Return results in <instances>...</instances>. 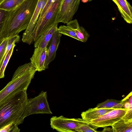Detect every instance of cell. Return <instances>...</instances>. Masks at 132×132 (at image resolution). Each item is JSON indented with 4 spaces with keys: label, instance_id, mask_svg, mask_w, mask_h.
<instances>
[{
    "label": "cell",
    "instance_id": "6da1fadb",
    "mask_svg": "<svg viewBox=\"0 0 132 132\" xmlns=\"http://www.w3.org/2000/svg\"><path fill=\"white\" fill-rule=\"evenodd\" d=\"M38 0H24L9 11L0 34V44L7 38L18 35L27 28Z\"/></svg>",
    "mask_w": 132,
    "mask_h": 132
},
{
    "label": "cell",
    "instance_id": "7a4b0ae2",
    "mask_svg": "<svg viewBox=\"0 0 132 132\" xmlns=\"http://www.w3.org/2000/svg\"><path fill=\"white\" fill-rule=\"evenodd\" d=\"M26 90L12 94L0 102V129L12 123L18 126L29 116Z\"/></svg>",
    "mask_w": 132,
    "mask_h": 132
},
{
    "label": "cell",
    "instance_id": "3957f363",
    "mask_svg": "<svg viewBox=\"0 0 132 132\" xmlns=\"http://www.w3.org/2000/svg\"><path fill=\"white\" fill-rule=\"evenodd\" d=\"M36 71L34 68L31 69L11 80L0 91V102L12 94L27 90Z\"/></svg>",
    "mask_w": 132,
    "mask_h": 132
},
{
    "label": "cell",
    "instance_id": "277c9868",
    "mask_svg": "<svg viewBox=\"0 0 132 132\" xmlns=\"http://www.w3.org/2000/svg\"><path fill=\"white\" fill-rule=\"evenodd\" d=\"M29 115L37 114H52L47 99L46 92L42 91L37 96L28 99Z\"/></svg>",
    "mask_w": 132,
    "mask_h": 132
},
{
    "label": "cell",
    "instance_id": "5b68a950",
    "mask_svg": "<svg viewBox=\"0 0 132 132\" xmlns=\"http://www.w3.org/2000/svg\"><path fill=\"white\" fill-rule=\"evenodd\" d=\"M128 109L125 108L114 109L100 118L89 122L98 128L111 126L123 117Z\"/></svg>",
    "mask_w": 132,
    "mask_h": 132
},
{
    "label": "cell",
    "instance_id": "8992f818",
    "mask_svg": "<svg viewBox=\"0 0 132 132\" xmlns=\"http://www.w3.org/2000/svg\"><path fill=\"white\" fill-rule=\"evenodd\" d=\"M51 127L60 132H74L79 126V118H69L63 116L50 119Z\"/></svg>",
    "mask_w": 132,
    "mask_h": 132
},
{
    "label": "cell",
    "instance_id": "52a82bcc",
    "mask_svg": "<svg viewBox=\"0 0 132 132\" xmlns=\"http://www.w3.org/2000/svg\"><path fill=\"white\" fill-rule=\"evenodd\" d=\"M80 0H64L57 17L56 22L67 24L72 20L77 11Z\"/></svg>",
    "mask_w": 132,
    "mask_h": 132
},
{
    "label": "cell",
    "instance_id": "ba28073f",
    "mask_svg": "<svg viewBox=\"0 0 132 132\" xmlns=\"http://www.w3.org/2000/svg\"><path fill=\"white\" fill-rule=\"evenodd\" d=\"M48 0H38L33 15L29 25L23 34L22 40L26 43L34 30L39 15L45 6Z\"/></svg>",
    "mask_w": 132,
    "mask_h": 132
},
{
    "label": "cell",
    "instance_id": "9c48e42d",
    "mask_svg": "<svg viewBox=\"0 0 132 132\" xmlns=\"http://www.w3.org/2000/svg\"><path fill=\"white\" fill-rule=\"evenodd\" d=\"M47 50V47L44 48L39 47L35 48L30 59V62L36 71L40 72L45 70V63Z\"/></svg>",
    "mask_w": 132,
    "mask_h": 132
},
{
    "label": "cell",
    "instance_id": "30bf717a",
    "mask_svg": "<svg viewBox=\"0 0 132 132\" xmlns=\"http://www.w3.org/2000/svg\"><path fill=\"white\" fill-rule=\"evenodd\" d=\"M62 34L57 30L53 34L51 38V43L48 48L45 63L46 69L48 68V65L55 59L56 53L60 44Z\"/></svg>",
    "mask_w": 132,
    "mask_h": 132
},
{
    "label": "cell",
    "instance_id": "8fae6325",
    "mask_svg": "<svg viewBox=\"0 0 132 132\" xmlns=\"http://www.w3.org/2000/svg\"><path fill=\"white\" fill-rule=\"evenodd\" d=\"M58 23L56 22L47 29L35 42V48L39 47L44 48L47 47L54 33L57 30Z\"/></svg>",
    "mask_w": 132,
    "mask_h": 132
},
{
    "label": "cell",
    "instance_id": "7c38bea8",
    "mask_svg": "<svg viewBox=\"0 0 132 132\" xmlns=\"http://www.w3.org/2000/svg\"><path fill=\"white\" fill-rule=\"evenodd\" d=\"M121 16L128 23H132V7L127 0H113Z\"/></svg>",
    "mask_w": 132,
    "mask_h": 132
},
{
    "label": "cell",
    "instance_id": "4fadbf2b",
    "mask_svg": "<svg viewBox=\"0 0 132 132\" xmlns=\"http://www.w3.org/2000/svg\"><path fill=\"white\" fill-rule=\"evenodd\" d=\"M115 109L113 108H98L96 107L89 109L82 112L81 114L82 119L85 121L89 122L98 118L106 113Z\"/></svg>",
    "mask_w": 132,
    "mask_h": 132
},
{
    "label": "cell",
    "instance_id": "5bb4252c",
    "mask_svg": "<svg viewBox=\"0 0 132 132\" xmlns=\"http://www.w3.org/2000/svg\"><path fill=\"white\" fill-rule=\"evenodd\" d=\"M67 25L75 30L78 40L84 42L87 41L90 35L84 28L79 26L77 19L71 20L67 24Z\"/></svg>",
    "mask_w": 132,
    "mask_h": 132
},
{
    "label": "cell",
    "instance_id": "9a60e30c",
    "mask_svg": "<svg viewBox=\"0 0 132 132\" xmlns=\"http://www.w3.org/2000/svg\"><path fill=\"white\" fill-rule=\"evenodd\" d=\"M111 126L113 132H131L132 120L126 119L123 118Z\"/></svg>",
    "mask_w": 132,
    "mask_h": 132
},
{
    "label": "cell",
    "instance_id": "2e32d148",
    "mask_svg": "<svg viewBox=\"0 0 132 132\" xmlns=\"http://www.w3.org/2000/svg\"><path fill=\"white\" fill-rule=\"evenodd\" d=\"M96 108L114 109L125 108L124 103L122 100L119 101L112 99H108L104 102L98 104Z\"/></svg>",
    "mask_w": 132,
    "mask_h": 132
},
{
    "label": "cell",
    "instance_id": "e0dca14e",
    "mask_svg": "<svg viewBox=\"0 0 132 132\" xmlns=\"http://www.w3.org/2000/svg\"><path fill=\"white\" fill-rule=\"evenodd\" d=\"M79 126L76 130V132H97L98 127L93 126L89 122L84 120L83 119L79 118Z\"/></svg>",
    "mask_w": 132,
    "mask_h": 132
},
{
    "label": "cell",
    "instance_id": "ac0fdd59",
    "mask_svg": "<svg viewBox=\"0 0 132 132\" xmlns=\"http://www.w3.org/2000/svg\"><path fill=\"white\" fill-rule=\"evenodd\" d=\"M24 0H2L0 3V9L9 11L21 3Z\"/></svg>",
    "mask_w": 132,
    "mask_h": 132
},
{
    "label": "cell",
    "instance_id": "d6986e66",
    "mask_svg": "<svg viewBox=\"0 0 132 132\" xmlns=\"http://www.w3.org/2000/svg\"><path fill=\"white\" fill-rule=\"evenodd\" d=\"M20 37L19 34L8 38V42L4 54L0 63V67L6 56L11 49L13 45L20 40Z\"/></svg>",
    "mask_w": 132,
    "mask_h": 132
},
{
    "label": "cell",
    "instance_id": "ffe728a7",
    "mask_svg": "<svg viewBox=\"0 0 132 132\" xmlns=\"http://www.w3.org/2000/svg\"><path fill=\"white\" fill-rule=\"evenodd\" d=\"M57 30L60 33L62 34L67 36L78 40L75 30L68 26H61L58 28Z\"/></svg>",
    "mask_w": 132,
    "mask_h": 132
},
{
    "label": "cell",
    "instance_id": "44dd1931",
    "mask_svg": "<svg viewBox=\"0 0 132 132\" xmlns=\"http://www.w3.org/2000/svg\"><path fill=\"white\" fill-rule=\"evenodd\" d=\"M16 46L14 44L6 56L0 67V79L4 77V72L7 64L12 54L14 49Z\"/></svg>",
    "mask_w": 132,
    "mask_h": 132
},
{
    "label": "cell",
    "instance_id": "7402d4cb",
    "mask_svg": "<svg viewBox=\"0 0 132 132\" xmlns=\"http://www.w3.org/2000/svg\"><path fill=\"white\" fill-rule=\"evenodd\" d=\"M34 68L31 62L20 66L14 73L11 80L16 78L27 70Z\"/></svg>",
    "mask_w": 132,
    "mask_h": 132
},
{
    "label": "cell",
    "instance_id": "603a6c76",
    "mask_svg": "<svg viewBox=\"0 0 132 132\" xmlns=\"http://www.w3.org/2000/svg\"><path fill=\"white\" fill-rule=\"evenodd\" d=\"M20 129L18 125L13 123H11L0 129V132H19Z\"/></svg>",
    "mask_w": 132,
    "mask_h": 132
},
{
    "label": "cell",
    "instance_id": "cb8c5ba5",
    "mask_svg": "<svg viewBox=\"0 0 132 132\" xmlns=\"http://www.w3.org/2000/svg\"><path fill=\"white\" fill-rule=\"evenodd\" d=\"M8 40V38L4 39L0 44V63L4 54Z\"/></svg>",
    "mask_w": 132,
    "mask_h": 132
},
{
    "label": "cell",
    "instance_id": "d4e9b609",
    "mask_svg": "<svg viewBox=\"0 0 132 132\" xmlns=\"http://www.w3.org/2000/svg\"><path fill=\"white\" fill-rule=\"evenodd\" d=\"M8 12L9 11L0 9V34Z\"/></svg>",
    "mask_w": 132,
    "mask_h": 132
},
{
    "label": "cell",
    "instance_id": "484cf974",
    "mask_svg": "<svg viewBox=\"0 0 132 132\" xmlns=\"http://www.w3.org/2000/svg\"><path fill=\"white\" fill-rule=\"evenodd\" d=\"M55 0H48L45 7L41 12L39 17L38 18L37 21L40 20L42 19L50 6Z\"/></svg>",
    "mask_w": 132,
    "mask_h": 132
},
{
    "label": "cell",
    "instance_id": "4316f807",
    "mask_svg": "<svg viewBox=\"0 0 132 132\" xmlns=\"http://www.w3.org/2000/svg\"><path fill=\"white\" fill-rule=\"evenodd\" d=\"M103 132H112V128H110L105 127L104 128V129L102 131Z\"/></svg>",
    "mask_w": 132,
    "mask_h": 132
},
{
    "label": "cell",
    "instance_id": "83f0119b",
    "mask_svg": "<svg viewBox=\"0 0 132 132\" xmlns=\"http://www.w3.org/2000/svg\"><path fill=\"white\" fill-rule=\"evenodd\" d=\"M93 0H88V2H90Z\"/></svg>",
    "mask_w": 132,
    "mask_h": 132
},
{
    "label": "cell",
    "instance_id": "f1b7e54d",
    "mask_svg": "<svg viewBox=\"0 0 132 132\" xmlns=\"http://www.w3.org/2000/svg\"><path fill=\"white\" fill-rule=\"evenodd\" d=\"M2 1V0H0V3H1V2Z\"/></svg>",
    "mask_w": 132,
    "mask_h": 132
},
{
    "label": "cell",
    "instance_id": "f546056e",
    "mask_svg": "<svg viewBox=\"0 0 132 132\" xmlns=\"http://www.w3.org/2000/svg\"><path fill=\"white\" fill-rule=\"evenodd\" d=\"M112 0L113 1V0Z\"/></svg>",
    "mask_w": 132,
    "mask_h": 132
}]
</instances>
